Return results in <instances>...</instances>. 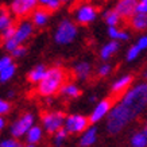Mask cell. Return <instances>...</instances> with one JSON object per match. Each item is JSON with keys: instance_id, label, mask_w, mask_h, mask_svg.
<instances>
[{"instance_id": "cell-8", "label": "cell", "mask_w": 147, "mask_h": 147, "mask_svg": "<svg viewBox=\"0 0 147 147\" xmlns=\"http://www.w3.org/2000/svg\"><path fill=\"white\" fill-rule=\"evenodd\" d=\"M89 117L81 113H71L66 116L63 128L67 131V134H82L84 131L89 128Z\"/></svg>"}, {"instance_id": "cell-22", "label": "cell", "mask_w": 147, "mask_h": 147, "mask_svg": "<svg viewBox=\"0 0 147 147\" xmlns=\"http://www.w3.org/2000/svg\"><path fill=\"white\" fill-rule=\"evenodd\" d=\"M108 36L112 40H128L129 39V32H127L125 30L120 28V27H108Z\"/></svg>"}, {"instance_id": "cell-42", "label": "cell", "mask_w": 147, "mask_h": 147, "mask_svg": "<svg viewBox=\"0 0 147 147\" xmlns=\"http://www.w3.org/2000/svg\"><path fill=\"white\" fill-rule=\"evenodd\" d=\"M61 3H69V1H71V0H59Z\"/></svg>"}, {"instance_id": "cell-33", "label": "cell", "mask_w": 147, "mask_h": 147, "mask_svg": "<svg viewBox=\"0 0 147 147\" xmlns=\"http://www.w3.org/2000/svg\"><path fill=\"white\" fill-rule=\"evenodd\" d=\"M9 63H12V57L11 55H3V57H0V73L4 70Z\"/></svg>"}, {"instance_id": "cell-24", "label": "cell", "mask_w": 147, "mask_h": 147, "mask_svg": "<svg viewBox=\"0 0 147 147\" xmlns=\"http://www.w3.org/2000/svg\"><path fill=\"white\" fill-rule=\"evenodd\" d=\"M129 143H131V147H147V136H146V134L143 132L142 129L134 132V134L131 135Z\"/></svg>"}, {"instance_id": "cell-31", "label": "cell", "mask_w": 147, "mask_h": 147, "mask_svg": "<svg viewBox=\"0 0 147 147\" xmlns=\"http://www.w3.org/2000/svg\"><path fill=\"white\" fill-rule=\"evenodd\" d=\"M26 54H27V47L23 45V46H19V47H16V49L13 50L12 53H11V57L12 58H22V57H24Z\"/></svg>"}, {"instance_id": "cell-36", "label": "cell", "mask_w": 147, "mask_h": 147, "mask_svg": "<svg viewBox=\"0 0 147 147\" xmlns=\"http://www.w3.org/2000/svg\"><path fill=\"white\" fill-rule=\"evenodd\" d=\"M51 1H53V0H38L39 5H42V8H46V7H47Z\"/></svg>"}, {"instance_id": "cell-5", "label": "cell", "mask_w": 147, "mask_h": 147, "mask_svg": "<svg viewBox=\"0 0 147 147\" xmlns=\"http://www.w3.org/2000/svg\"><path fill=\"white\" fill-rule=\"evenodd\" d=\"M34 125H35V116H34V113L26 112V113H23L20 117H18V119L11 124L9 132L12 135V138L19 139V138L26 136L27 132H28Z\"/></svg>"}, {"instance_id": "cell-6", "label": "cell", "mask_w": 147, "mask_h": 147, "mask_svg": "<svg viewBox=\"0 0 147 147\" xmlns=\"http://www.w3.org/2000/svg\"><path fill=\"white\" fill-rule=\"evenodd\" d=\"M66 116L61 111H49L42 115V128L47 134H55L63 128Z\"/></svg>"}, {"instance_id": "cell-17", "label": "cell", "mask_w": 147, "mask_h": 147, "mask_svg": "<svg viewBox=\"0 0 147 147\" xmlns=\"http://www.w3.org/2000/svg\"><path fill=\"white\" fill-rule=\"evenodd\" d=\"M16 23L13 20V15L9 12V9L0 8V36L4 31H7L8 28L15 26Z\"/></svg>"}, {"instance_id": "cell-40", "label": "cell", "mask_w": 147, "mask_h": 147, "mask_svg": "<svg viewBox=\"0 0 147 147\" xmlns=\"http://www.w3.org/2000/svg\"><path fill=\"white\" fill-rule=\"evenodd\" d=\"M89 101L90 102H94V101H96V96H90V97H89Z\"/></svg>"}, {"instance_id": "cell-26", "label": "cell", "mask_w": 147, "mask_h": 147, "mask_svg": "<svg viewBox=\"0 0 147 147\" xmlns=\"http://www.w3.org/2000/svg\"><path fill=\"white\" fill-rule=\"evenodd\" d=\"M67 131L65 128L62 129H59L58 132H55L54 134V138H53V142H54V146H57V147H61L65 143V140H66L67 138Z\"/></svg>"}, {"instance_id": "cell-18", "label": "cell", "mask_w": 147, "mask_h": 147, "mask_svg": "<svg viewBox=\"0 0 147 147\" xmlns=\"http://www.w3.org/2000/svg\"><path fill=\"white\" fill-rule=\"evenodd\" d=\"M96 140H97V128L93 125V127H89L86 131H84V132L81 134L80 146L81 147H90L96 143Z\"/></svg>"}, {"instance_id": "cell-29", "label": "cell", "mask_w": 147, "mask_h": 147, "mask_svg": "<svg viewBox=\"0 0 147 147\" xmlns=\"http://www.w3.org/2000/svg\"><path fill=\"white\" fill-rule=\"evenodd\" d=\"M0 147H22L20 142L15 138H8V139H3L0 142Z\"/></svg>"}, {"instance_id": "cell-34", "label": "cell", "mask_w": 147, "mask_h": 147, "mask_svg": "<svg viewBox=\"0 0 147 147\" xmlns=\"http://www.w3.org/2000/svg\"><path fill=\"white\" fill-rule=\"evenodd\" d=\"M136 13H146L147 15V0H138Z\"/></svg>"}, {"instance_id": "cell-30", "label": "cell", "mask_w": 147, "mask_h": 147, "mask_svg": "<svg viewBox=\"0 0 147 147\" xmlns=\"http://www.w3.org/2000/svg\"><path fill=\"white\" fill-rule=\"evenodd\" d=\"M9 111H11V104H9V101H7V100L0 97V116L7 115Z\"/></svg>"}, {"instance_id": "cell-16", "label": "cell", "mask_w": 147, "mask_h": 147, "mask_svg": "<svg viewBox=\"0 0 147 147\" xmlns=\"http://www.w3.org/2000/svg\"><path fill=\"white\" fill-rule=\"evenodd\" d=\"M47 69H49V67L46 66V65H43V63L36 65V66H34L31 70L28 71V74H27V80L30 81L31 84L38 85L40 81L43 80V77L46 76Z\"/></svg>"}, {"instance_id": "cell-23", "label": "cell", "mask_w": 147, "mask_h": 147, "mask_svg": "<svg viewBox=\"0 0 147 147\" xmlns=\"http://www.w3.org/2000/svg\"><path fill=\"white\" fill-rule=\"evenodd\" d=\"M104 20L108 27H119L121 22L120 15L116 12V9H108L104 12Z\"/></svg>"}, {"instance_id": "cell-15", "label": "cell", "mask_w": 147, "mask_h": 147, "mask_svg": "<svg viewBox=\"0 0 147 147\" xmlns=\"http://www.w3.org/2000/svg\"><path fill=\"white\" fill-rule=\"evenodd\" d=\"M119 47H120V43L117 40H109L107 43H104L101 46V49H100V58H101L104 62L108 61V59H111L117 53Z\"/></svg>"}, {"instance_id": "cell-21", "label": "cell", "mask_w": 147, "mask_h": 147, "mask_svg": "<svg viewBox=\"0 0 147 147\" xmlns=\"http://www.w3.org/2000/svg\"><path fill=\"white\" fill-rule=\"evenodd\" d=\"M129 26L136 31L147 30V15L146 13H135L134 16L129 19Z\"/></svg>"}, {"instance_id": "cell-38", "label": "cell", "mask_w": 147, "mask_h": 147, "mask_svg": "<svg viewBox=\"0 0 147 147\" xmlns=\"http://www.w3.org/2000/svg\"><path fill=\"white\" fill-rule=\"evenodd\" d=\"M142 131L146 134V136H147V120L144 121V124H143V128H142Z\"/></svg>"}, {"instance_id": "cell-13", "label": "cell", "mask_w": 147, "mask_h": 147, "mask_svg": "<svg viewBox=\"0 0 147 147\" xmlns=\"http://www.w3.org/2000/svg\"><path fill=\"white\" fill-rule=\"evenodd\" d=\"M73 76L78 81H86L92 76V65L88 61H80L73 66Z\"/></svg>"}, {"instance_id": "cell-43", "label": "cell", "mask_w": 147, "mask_h": 147, "mask_svg": "<svg viewBox=\"0 0 147 147\" xmlns=\"http://www.w3.org/2000/svg\"><path fill=\"white\" fill-rule=\"evenodd\" d=\"M23 147H36V146H34V144H26V146H23Z\"/></svg>"}, {"instance_id": "cell-41", "label": "cell", "mask_w": 147, "mask_h": 147, "mask_svg": "<svg viewBox=\"0 0 147 147\" xmlns=\"http://www.w3.org/2000/svg\"><path fill=\"white\" fill-rule=\"evenodd\" d=\"M8 97H13V90H9L8 92Z\"/></svg>"}, {"instance_id": "cell-2", "label": "cell", "mask_w": 147, "mask_h": 147, "mask_svg": "<svg viewBox=\"0 0 147 147\" xmlns=\"http://www.w3.org/2000/svg\"><path fill=\"white\" fill-rule=\"evenodd\" d=\"M66 84V71L59 65H53L47 69L43 80L36 85V93L42 97L49 98L58 93L61 88Z\"/></svg>"}, {"instance_id": "cell-14", "label": "cell", "mask_w": 147, "mask_h": 147, "mask_svg": "<svg viewBox=\"0 0 147 147\" xmlns=\"http://www.w3.org/2000/svg\"><path fill=\"white\" fill-rule=\"evenodd\" d=\"M50 19V11H47L46 8H36L31 15V20L34 27H45L49 23Z\"/></svg>"}, {"instance_id": "cell-1", "label": "cell", "mask_w": 147, "mask_h": 147, "mask_svg": "<svg viewBox=\"0 0 147 147\" xmlns=\"http://www.w3.org/2000/svg\"><path fill=\"white\" fill-rule=\"evenodd\" d=\"M147 108V81L132 85L121 94L120 100L113 104L108 117L105 119V128L111 135H116L136 120Z\"/></svg>"}, {"instance_id": "cell-25", "label": "cell", "mask_w": 147, "mask_h": 147, "mask_svg": "<svg viewBox=\"0 0 147 147\" xmlns=\"http://www.w3.org/2000/svg\"><path fill=\"white\" fill-rule=\"evenodd\" d=\"M15 73H16V65L12 62L0 73V82H8V81H11L13 78V76H15Z\"/></svg>"}, {"instance_id": "cell-37", "label": "cell", "mask_w": 147, "mask_h": 147, "mask_svg": "<svg viewBox=\"0 0 147 147\" xmlns=\"http://www.w3.org/2000/svg\"><path fill=\"white\" fill-rule=\"evenodd\" d=\"M5 127V119L3 116H0V131H3Z\"/></svg>"}, {"instance_id": "cell-32", "label": "cell", "mask_w": 147, "mask_h": 147, "mask_svg": "<svg viewBox=\"0 0 147 147\" xmlns=\"http://www.w3.org/2000/svg\"><path fill=\"white\" fill-rule=\"evenodd\" d=\"M135 45L138 46L140 51H144V50H147V34H143L142 36H139Z\"/></svg>"}, {"instance_id": "cell-28", "label": "cell", "mask_w": 147, "mask_h": 147, "mask_svg": "<svg viewBox=\"0 0 147 147\" xmlns=\"http://www.w3.org/2000/svg\"><path fill=\"white\" fill-rule=\"evenodd\" d=\"M112 69H113V66H112L111 63L102 62L101 65L97 67V76L98 77H107V76H109V74L112 73Z\"/></svg>"}, {"instance_id": "cell-27", "label": "cell", "mask_w": 147, "mask_h": 147, "mask_svg": "<svg viewBox=\"0 0 147 147\" xmlns=\"http://www.w3.org/2000/svg\"><path fill=\"white\" fill-rule=\"evenodd\" d=\"M140 53H142V51H140L138 46L134 43V45H132L128 50H127V54H125V59H127L128 62H132V61H135V59H136V58L140 55Z\"/></svg>"}, {"instance_id": "cell-11", "label": "cell", "mask_w": 147, "mask_h": 147, "mask_svg": "<svg viewBox=\"0 0 147 147\" xmlns=\"http://www.w3.org/2000/svg\"><path fill=\"white\" fill-rule=\"evenodd\" d=\"M138 0H119L116 3V12L120 15L121 19H131L136 13Z\"/></svg>"}, {"instance_id": "cell-19", "label": "cell", "mask_w": 147, "mask_h": 147, "mask_svg": "<svg viewBox=\"0 0 147 147\" xmlns=\"http://www.w3.org/2000/svg\"><path fill=\"white\" fill-rule=\"evenodd\" d=\"M59 94L65 98H77V97H80L81 89H80V86L76 85L74 82H66L61 88Z\"/></svg>"}, {"instance_id": "cell-12", "label": "cell", "mask_w": 147, "mask_h": 147, "mask_svg": "<svg viewBox=\"0 0 147 147\" xmlns=\"http://www.w3.org/2000/svg\"><path fill=\"white\" fill-rule=\"evenodd\" d=\"M132 82H134V76L132 74H124V76L116 78L111 84V92L113 94L124 93L132 86Z\"/></svg>"}, {"instance_id": "cell-7", "label": "cell", "mask_w": 147, "mask_h": 147, "mask_svg": "<svg viewBox=\"0 0 147 147\" xmlns=\"http://www.w3.org/2000/svg\"><path fill=\"white\" fill-rule=\"evenodd\" d=\"M38 0H11L9 3V12L15 18L26 19L28 15H32V12L38 8Z\"/></svg>"}, {"instance_id": "cell-39", "label": "cell", "mask_w": 147, "mask_h": 147, "mask_svg": "<svg viewBox=\"0 0 147 147\" xmlns=\"http://www.w3.org/2000/svg\"><path fill=\"white\" fill-rule=\"evenodd\" d=\"M142 77L144 78V81H147V67L143 70V73H142Z\"/></svg>"}, {"instance_id": "cell-4", "label": "cell", "mask_w": 147, "mask_h": 147, "mask_svg": "<svg viewBox=\"0 0 147 147\" xmlns=\"http://www.w3.org/2000/svg\"><path fill=\"white\" fill-rule=\"evenodd\" d=\"M77 35H78V28L76 22L71 19H63L58 23L54 31V42L61 46L71 45L76 40Z\"/></svg>"}, {"instance_id": "cell-20", "label": "cell", "mask_w": 147, "mask_h": 147, "mask_svg": "<svg viewBox=\"0 0 147 147\" xmlns=\"http://www.w3.org/2000/svg\"><path fill=\"white\" fill-rule=\"evenodd\" d=\"M24 138H26L27 144H34V146H35L36 143H39L40 140H42V138H43V128H42V125L35 124L27 132V135Z\"/></svg>"}, {"instance_id": "cell-35", "label": "cell", "mask_w": 147, "mask_h": 147, "mask_svg": "<svg viewBox=\"0 0 147 147\" xmlns=\"http://www.w3.org/2000/svg\"><path fill=\"white\" fill-rule=\"evenodd\" d=\"M59 5H61V1H59V0H53V1L46 7V9H47V11H57V9L59 8Z\"/></svg>"}, {"instance_id": "cell-9", "label": "cell", "mask_w": 147, "mask_h": 147, "mask_svg": "<svg viewBox=\"0 0 147 147\" xmlns=\"http://www.w3.org/2000/svg\"><path fill=\"white\" fill-rule=\"evenodd\" d=\"M97 18V8L92 4H78L74 9V22L78 24H89Z\"/></svg>"}, {"instance_id": "cell-10", "label": "cell", "mask_w": 147, "mask_h": 147, "mask_svg": "<svg viewBox=\"0 0 147 147\" xmlns=\"http://www.w3.org/2000/svg\"><path fill=\"white\" fill-rule=\"evenodd\" d=\"M112 107H113V102H112L111 98H102V100L97 101L92 112H90L89 121L92 124H96L98 121H101L102 119H107Z\"/></svg>"}, {"instance_id": "cell-3", "label": "cell", "mask_w": 147, "mask_h": 147, "mask_svg": "<svg viewBox=\"0 0 147 147\" xmlns=\"http://www.w3.org/2000/svg\"><path fill=\"white\" fill-rule=\"evenodd\" d=\"M34 34V24L30 19H22L19 23H16V30H15V34L11 39L3 42V46L4 49L9 53H12L13 50L19 47V46H23L24 42L31 38V35Z\"/></svg>"}]
</instances>
